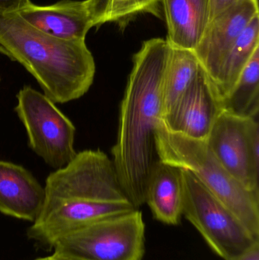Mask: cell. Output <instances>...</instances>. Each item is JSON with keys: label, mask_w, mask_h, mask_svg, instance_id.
<instances>
[{"label": "cell", "mask_w": 259, "mask_h": 260, "mask_svg": "<svg viewBox=\"0 0 259 260\" xmlns=\"http://www.w3.org/2000/svg\"><path fill=\"white\" fill-rule=\"evenodd\" d=\"M170 49L162 38L142 43L132 58L120 105L112 160L120 185L135 209L145 203L147 180L158 160L155 138L162 119L161 85Z\"/></svg>", "instance_id": "1"}, {"label": "cell", "mask_w": 259, "mask_h": 260, "mask_svg": "<svg viewBox=\"0 0 259 260\" xmlns=\"http://www.w3.org/2000/svg\"><path fill=\"white\" fill-rule=\"evenodd\" d=\"M0 53L23 66L54 103L78 100L94 82L95 61L85 41L47 35L18 13L0 15Z\"/></svg>", "instance_id": "2"}, {"label": "cell", "mask_w": 259, "mask_h": 260, "mask_svg": "<svg viewBox=\"0 0 259 260\" xmlns=\"http://www.w3.org/2000/svg\"><path fill=\"white\" fill-rule=\"evenodd\" d=\"M155 142L158 160L190 171L259 240V195L246 189L220 165L205 141L170 131L161 121Z\"/></svg>", "instance_id": "3"}, {"label": "cell", "mask_w": 259, "mask_h": 260, "mask_svg": "<svg viewBox=\"0 0 259 260\" xmlns=\"http://www.w3.org/2000/svg\"><path fill=\"white\" fill-rule=\"evenodd\" d=\"M145 224L138 209L93 223L62 237L53 254L70 260H142Z\"/></svg>", "instance_id": "4"}, {"label": "cell", "mask_w": 259, "mask_h": 260, "mask_svg": "<svg viewBox=\"0 0 259 260\" xmlns=\"http://www.w3.org/2000/svg\"><path fill=\"white\" fill-rule=\"evenodd\" d=\"M181 171L183 185L182 215L196 228L217 256L225 260H235L259 242L194 175L186 170Z\"/></svg>", "instance_id": "5"}, {"label": "cell", "mask_w": 259, "mask_h": 260, "mask_svg": "<svg viewBox=\"0 0 259 260\" xmlns=\"http://www.w3.org/2000/svg\"><path fill=\"white\" fill-rule=\"evenodd\" d=\"M16 98L15 111L27 132L30 149L54 169L68 165L77 154L72 122L56 103L29 85Z\"/></svg>", "instance_id": "6"}, {"label": "cell", "mask_w": 259, "mask_h": 260, "mask_svg": "<svg viewBox=\"0 0 259 260\" xmlns=\"http://www.w3.org/2000/svg\"><path fill=\"white\" fill-rule=\"evenodd\" d=\"M129 200L64 199L44 200L42 210L27 231L28 239L52 250L57 240L93 223L135 210Z\"/></svg>", "instance_id": "7"}, {"label": "cell", "mask_w": 259, "mask_h": 260, "mask_svg": "<svg viewBox=\"0 0 259 260\" xmlns=\"http://www.w3.org/2000/svg\"><path fill=\"white\" fill-rule=\"evenodd\" d=\"M258 118L222 111L205 141L220 165L246 189L259 195V157L252 149Z\"/></svg>", "instance_id": "8"}, {"label": "cell", "mask_w": 259, "mask_h": 260, "mask_svg": "<svg viewBox=\"0 0 259 260\" xmlns=\"http://www.w3.org/2000/svg\"><path fill=\"white\" fill-rule=\"evenodd\" d=\"M258 14V0H237L209 21L193 51L210 81L243 30Z\"/></svg>", "instance_id": "9"}, {"label": "cell", "mask_w": 259, "mask_h": 260, "mask_svg": "<svg viewBox=\"0 0 259 260\" xmlns=\"http://www.w3.org/2000/svg\"><path fill=\"white\" fill-rule=\"evenodd\" d=\"M222 111L221 101L202 69L185 95L161 122L173 133L206 141Z\"/></svg>", "instance_id": "10"}, {"label": "cell", "mask_w": 259, "mask_h": 260, "mask_svg": "<svg viewBox=\"0 0 259 260\" xmlns=\"http://www.w3.org/2000/svg\"><path fill=\"white\" fill-rule=\"evenodd\" d=\"M45 199L44 186L21 165L0 160V213L34 222Z\"/></svg>", "instance_id": "11"}, {"label": "cell", "mask_w": 259, "mask_h": 260, "mask_svg": "<svg viewBox=\"0 0 259 260\" xmlns=\"http://www.w3.org/2000/svg\"><path fill=\"white\" fill-rule=\"evenodd\" d=\"M145 203L155 219L167 225H178L183 210L182 171L157 160L146 186Z\"/></svg>", "instance_id": "12"}, {"label": "cell", "mask_w": 259, "mask_h": 260, "mask_svg": "<svg viewBox=\"0 0 259 260\" xmlns=\"http://www.w3.org/2000/svg\"><path fill=\"white\" fill-rule=\"evenodd\" d=\"M171 47L194 50L210 21V0H162Z\"/></svg>", "instance_id": "13"}, {"label": "cell", "mask_w": 259, "mask_h": 260, "mask_svg": "<svg viewBox=\"0 0 259 260\" xmlns=\"http://www.w3.org/2000/svg\"><path fill=\"white\" fill-rule=\"evenodd\" d=\"M202 70L193 50L170 46L161 85L162 117L179 103Z\"/></svg>", "instance_id": "14"}, {"label": "cell", "mask_w": 259, "mask_h": 260, "mask_svg": "<svg viewBox=\"0 0 259 260\" xmlns=\"http://www.w3.org/2000/svg\"><path fill=\"white\" fill-rule=\"evenodd\" d=\"M259 48V14L243 30L222 61L215 76L210 81L222 102L237 83L243 69Z\"/></svg>", "instance_id": "15"}, {"label": "cell", "mask_w": 259, "mask_h": 260, "mask_svg": "<svg viewBox=\"0 0 259 260\" xmlns=\"http://www.w3.org/2000/svg\"><path fill=\"white\" fill-rule=\"evenodd\" d=\"M222 109L243 118H258L259 48L243 69L231 92L222 102Z\"/></svg>", "instance_id": "16"}, {"label": "cell", "mask_w": 259, "mask_h": 260, "mask_svg": "<svg viewBox=\"0 0 259 260\" xmlns=\"http://www.w3.org/2000/svg\"><path fill=\"white\" fill-rule=\"evenodd\" d=\"M94 9L95 27L114 22L123 30L141 14L161 18L162 0H90Z\"/></svg>", "instance_id": "17"}, {"label": "cell", "mask_w": 259, "mask_h": 260, "mask_svg": "<svg viewBox=\"0 0 259 260\" xmlns=\"http://www.w3.org/2000/svg\"><path fill=\"white\" fill-rule=\"evenodd\" d=\"M30 3V0H0V15L18 13Z\"/></svg>", "instance_id": "18"}, {"label": "cell", "mask_w": 259, "mask_h": 260, "mask_svg": "<svg viewBox=\"0 0 259 260\" xmlns=\"http://www.w3.org/2000/svg\"><path fill=\"white\" fill-rule=\"evenodd\" d=\"M237 0H210V21Z\"/></svg>", "instance_id": "19"}, {"label": "cell", "mask_w": 259, "mask_h": 260, "mask_svg": "<svg viewBox=\"0 0 259 260\" xmlns=\"http://www.w3.org/2000/svg\"><path fill=\"white\" fill-rule=\"evenodd\" d=\"M235 260H259V242L255 244L241 257Z\"/></svg>", "instance_id": "20"}, {"label": "cell", "mask_w": 259, "mask_h": 260, "mask_svg": "<svg viewBox=\"0 0 259 260\" xmlns=\"http://www.w3.org/2000/svg\"><path fill=\"white\" fill-rule=\"evenodd\" d=\"M32 260H70L64 259V258L59 257V256H56V255L52 254L50 256H45V257L36 258V259Z\"/></svg>", "instance_id": "21"}, {"label": "cell", "mask_w": 259, "mask_h": 260, "mask_svg": "<svg viewBox=\"0 0 259 260\" xmlns=\"http://www.w3.org/2000/svg\"><path fill=\"white\" fill-rule=\"evenodd\" d=\"M0 82H1V79H0Z\"/></svg>", "instance_id": "22"}]
</instances>
